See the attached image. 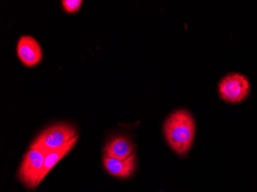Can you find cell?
I'll return each instance as SVG.
<instances>
[{
	"label": "cell",
	"instance_id": "obj_1",
	"mask_svg": "<svg viewBox=\"0 0 257 192\" xmlns=\"http://www.w3.org/2000/svg\"><path fill=\"white\" fill-rule=\"evenodd\" d=\"M196 126L190 112L181 110L173 112L164 123V133L170 148L184 155L191 148L195 136Z\"/></svg>",
	"mask_w": 257,
	"mask_h": 192
},
{
	"label": "cell",
	"instance_id": "obj_2",
	"mask_svg": "<svg viewBox=\"0 0 257 192\" xmlns=\"http://www.w3.org/2000/svg\"><path fill=\"white\" fill-rule=\"evenodd\" d=\"M249 79L238 73H229L218 84V93L221 99L230 104H238L246 100L250 94Z\"/></svg>",
	"mask_w": 257,
	"mask_h": 192
},
{
	"label": "cell",
	"instance_id": "obj_3",
	"mask_svg": "<svg viewBox=\"0 0 257 192\" xmlns=\"http://www.w3.org/2000/svg\"><path fill=\"white\" fill-rule=\"evenodd\" d=\"M77 136L76 129L67 124L53 125L43 131L35 141L30 149H41L49 151L56 149Z\"/></svg>",
	"mask_w": 257,
	"mask_h": 192
},
{
	"label": "cell",
	"instance_id": "obj_4",
	"mask_svg": "<svg viewBox=\"0 0 257 192\" xmlns=\"http://www.w3.org/2000/svg\"><path fill=\"white\" fill-rule=\"evenodd\" d=\"M47 153L44 150L30 149L23 157L18 177L28 188L34 189L38 186Z\"/></svg>",
	"mask_w": 257,
	"mask_h": 192
},
{
	"label": "cell",
	"instance_id": "obj_5",
	"mask_svg": "<svg viewBox=\"0 0 257 192\" xmlns=\"http://www.w3.org/2000/svg\"><path fill=\"white\" fill-rule=\"evenodd\" d=\"M17 55L23 65L33 67L41 62L43 53L37 40L30 36L22 37L17 44Z\"/></svg>",
	"mask_w": 257,
	"mask_h": 192
},
{
	"label": "cell",
	"instance_id": "obj_6",
	"mask_svg": "<svg viewBox=\"0 0 257 192\" xmlns=\"http://www.w3.org/2000/svg\"><path fill=\"white\" fill-rule=\"evenodd\" d=\"M103 164L106 171L112 175L118 177H131L135 170L136 155L133 154L125 160L104 156Z\"/></svg>",
	"mask_w": 257,
	"mask_h": 192
},
{
	"label": "cell",
	"instance_id": "obj_7",
	"mask_svg": "<svg viewBox=\"0 0 257 192\" xmlns=\"http://www.w3.org/2000/svg\"><path fill=\"white\" fill-rule=\"evenodd\" d=\"M134 149L131 140L124 136H119L110 140L103 151L105 156L115 159L125 160L132 155Z\"/></svg>",
	"mask_w": 257,
	"mask_h": 192
},
{
	"label": "cell",
	"instance_id": "obj_8",
	"mask_svg": "<svg viewBox=\"0 0 257 192\" xmlns=\"http://www.w3.org/2000/svg\"><path fill=\"white\" fill-rule=\"evenodd\" d=\"M77 139L78 135L73 138V139L68 141L66 144H65L60 148L52 150L46 154L44 164H43V171H42L41 175H40V179H39L38 185L42 182L45 177L49 174V172L53 169V167L59 162V161H60L73 148L76 141H77Z\"/></svg>",
	"mask_w": 257,
	"mask_h": 192
},
{
	"label": "cell",
	"instance_id": "obj_9",
	"mask_svg": "<svg viewBox=\"0 0 257 192\" xmlns=\"http://www.w3.org/2000/svg\"><path fill=\"white\" fill-rule=\"evenodd\" d=\"M83 1L81 0H63V9L68 14H75L79 11Z\"/></svg>",
	"mask_w": 257,
	"mask_h": 192
}]
</instances>
